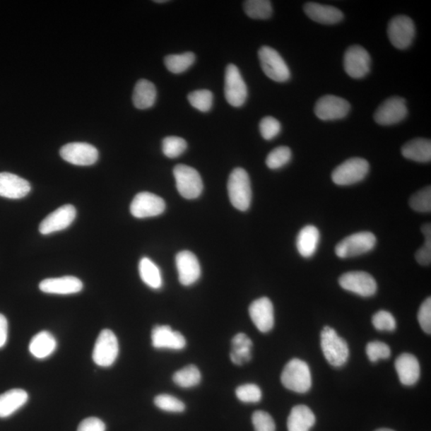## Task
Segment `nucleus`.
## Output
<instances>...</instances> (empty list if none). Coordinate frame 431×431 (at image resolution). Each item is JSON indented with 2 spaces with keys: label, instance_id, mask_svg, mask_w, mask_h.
<instances>
[{
  "label": "nucleus",
  "instance_id": "obj_1",
  "mask_svg": "<svg viewBox=\"0 0 431 431\" xmlns=\"http://www.w3.org/2000/svg\"><path fill=\"white\" fill-rule=\"evenodd\" d=\"M281 382L287 389L304 394L310 390L312 374L309 365L299 359L289 361L281 374Z\"/></svg>",
  "mask_w": 431,
  "mask_h": 431
},
{
  "label": "nucleus",
  "instance_id": "obj_2",
  "mask_svg": "<svg viewBox=\"0 0 431 431\" xmlns=\"http://www.w3.org/2000/svg\"><path fill=\"white\" fill-rule=\"evenodd\" d=\"M228 192L234 207L238 211H248L252 201L251 182L248 172L242 168L233 170L228 181Z\"/></svg>",
  "mask_w": 431,
  "mask_h": 431
},
{
  "label": "nucleus",
  "instance_id": "obj_3",
  "mask_svg": "<svg viewBox=\"0 0 431 431\" xmlns=\"http://www.w3.org/2000/svg\"><path fill=\"white\" fill-rule=\"evenodd\" d=\"M320 342L325 359L331 365L340 367L347 362L349 348L346 341L329 326H326L320 334Z\"/></svg>",
  "mask_w": 431,
  "mask_h": 431
},
{
  "label": "nucleus",
  "instance_id": "obj_4",
  "mask_svg": "<svg viewBox=\"0 0 431 431\" xmlns=\"http://www.w3.org/2000/svg\"><path fill=\"white\" fill-rule=\"evenodd\" d=\"M370 170L367 160L353 158L336 167L331 175V179L338 186H350L358 183L366 177Z\"/></svg>",
  "mask_w": 431,
  "mask_h": 431
},
{
  "label": "nucleus",
  "instance_id": "obj_5",
  "mask_svg": "<svg viewBox=\"0 0 431 431\" xmlns=\"http://www.w3.org/2000/svg\"><path fill=\"white\" fill-rule=\"evenodd\" d=\"M174 176L178 192L184 199H198L203 190L201 177L198 171L187 165H177L174 169Z\"/></svg>",
  "mask_w": 431,
  "mask_h": 431
},
{
  "label": "nucleus",
  "instance_id": "obj_6",
  "mask_svg": "<svg viewBox=\"0 0 431 431\" xmlns=\"http://www.w3.org/2000/svg\"><path fill=\"white\" fill-rule=\"evenodd\" d=\"M259 59L264 73L273 81L285 83L290 78L291 73L285 61L275 49L264 46L258 52Z\"/></svg>",
  "mask_w": 431,
  "mask_h": 431
},
{
  "label": "nucleus",
  "instance_id": "obj_7",
  "mask_svg": "<svg viewBox=\"0 0 431 431\" xmlns=\"http://www.w3.org/2000/svg\"><path fill=\"white\" fill-rule=\"evenodd\" d=\"M377 244L372 232H360L352 234L336 245V254L340 258L360 256L372 251Z\"/></svg>",
  "mask_w": 431,
  "mask_h": 431
},
{
  "label": "nucleus",
  "instance_id": "obj_8",
  "mask_svg": "<svg viewBox=\"0 0 431 431\" xmlns=\"http://www.w3.org/2000/svg\"><path fill=\"white\" fill-rule=\"evenodd\" d=\"M119 353V341L114 332L109 329L102 330L97 338L92 355L94 362L102 367L112 366Z\"/></svg>",
  "mask_w": 431,
  "mask_h": 431
},
{
  "label": "nucleus",
  "instance_id": "obj_9",
  "mask_svg": "<svg viewBox=\"0 0 431 431\" xmlns=\"http://www.w3.org/2000/svg\"><path fill=\"white\" fill-rule=\"evenodd\" d=\"M388 38L391 45L399 50L408 48L415 36L413 20L406 16H397L392 18L387 28Z\"/></svg>",
  "mask_w": 431,
  "mask_h": 431
},
{
  "label": "nucleus",
  "instance_id": "obj_10",
  "mask_svg": "<svg viewBox=\"0 0 431 431\" xmlns=\"http://www.w3.org/2000/svg\"><path fill=\"white\" fill-rule=\"evenodd\" d=\"M225 96L234 107H242L248 98V89L237 66L228 65L225 76Z\"/></svg>",
  "mask_w": 431,
  "mask_h": 431
},
{
  "label": "nucleus",
  "instance_id": "obj_11",
  "mask_svg": "<svg viewBox=\"0 0 431 431\" xmlns=\"http://www.w3.org/2000/svg\"><path fill=\"white\" fill-rule=\"evenodd\" d=\"M338 283L345 290L362 297H372L377 291V284L374 277L362 271L343 274L338 279Z\"/></svg>",
  "mask_w": 431,
  "mask_h": 431
},
{
  "label": "nucleus",
  "instance_id": "obj_12",
  "mask_svg": "<svg viewBox=\"0 0 431 431\" xmlns=\"http://www.w3.org/2000/svg\"><path fill=\"white\" fill-rule=\"evenodd\" d=\"M371 63L370 54L360 46L350 47L344 54V70L353 78H365L370 72Z\"/></svg>",
  "mask_w": 431,
  "mask_h": 431
},
{
  "label": "nucleus",
  "instance_id": "obj_13",
  "mask_svg": "<svg viewBox=\"0 0 431 431\" xmlns=\"http://www.w3.org/2000/svg\"><path fill=\"white\" fill-rule=\"evenodd\" d=\"M408 113L404 98L392 97L380 105L374 114V119L381 126H391L403 121Z\"/></svg>",
  "mask_w": 431,
  "mask_h": 431
},
{
  "label": "nucleus",
  "instance_id": "obj_14",
  "mask_svg": "<svg viewBox=\"0 0 431 431\" xmlns=\"http://www.w3.org/2000/svg\"><path fill=\"white\" fill-rule=\"evenodd\" d=\"M165 209V201L160 196L148 192L135 196L131 205V214L139 219L157 217L163 213Z\"/></svg>",
  "mask_w": 431,
  "mask_h": 431
},
{
  "label": "nucleus",
  "instance_id": "obj_15",
  "mask_svg": "<svg viewBox=\"0 0 431 431\" xmlns=\"http://www.w3.org/2000/svg\"><path fill=\"white\" fill-rule=\"evenodd\" d=\"M350 105L343 98L335 95L320 98L315 107L317 118L323 121L343 119L350 112Z\"/></svg>",
  "mask_w": 431,
  "mask_h": 431
},
{
  "label": "nucleus",
  "instance_id": "obj_16",
  "mask_svg": "<svg viewBox=\"0 0 431 431\" xmlns=\"http://www.w3.org/2000/svg\"><path fill=\"white\" fill-rule=\"evenodd\" d=\"M60 155L66 162L79 166L94 165L98 159V151L94 146L72 143L61 148Z\"/></svg>",
  "mask_w": 431,
  "mask_h": 431
},
{
  "label": "nucleus",
  "instance_id": "obj_17",
  "mask_svg": "<svg viewBox=\"0 0 431 431\" xmlns=\"http://www.w3.org/2000/svg\"><path fill=\"white\" fill-rule=\"evenodd\" d=\"M76 209L72 205H65L49 214L40 225V232L42 235L66 230L75 220Z\"/></svg>",
  "mask_w": 431,
  "mask_h": 431
},
{
  "label": "nucleus",
  "instance_id": "obj_18",
  "mask_svg": "<svg viewBox=\"0 0 431 431\" xmlns=\"http://www.w3.org/2000/svg\"><path fill=\"white\" fill-rule=\"evenodd\" d=\"M178 278L184 286L192 285L200 278L201 270L199 259L189 251L178 252L176 256Z\"/></svg>",
  "mask_w": 431,
  "mask_h": 431
},
{
  "label": "nucleus",
  "instance_id": "obj_19",
  "mask_svg": "<svg viewBox=\"0 0 431 431\" xmlns=\"http://www.w3.org/2000/svg\"><path fill=\"white\" fill-rule=\"evenodd\" d=\"M249 315L257 329L264 333L272 330L274 326V309L272 302L261 297L252 302Z\"/></svg>",
  "mask_w": 431,
  "mask_h": 431
},
{
  "label": "nucleus",
  "instance_id": "obj_20",
  "mask_svg": "<svg viewBox=\"0 0 431 431\" xmlns=\"http://www.w3.org/2000/svg\"><path fill=\"white\" fill-rule=\"evenodd\" d=\"M30 183L11 172H0V196L8 199H21L30 192Z\"/></svg>",
  "mask_w": 431,
  "mask_h": 431
},
{
  "label": "nucleus",
  "instance_id": "obj_21",
  "mask_svg": "<svg viewBox=\"0 0 431 431\" xmlns=\"http://www.w3.org/2000/svg\"><path fill=\"white\" fill-rule=\"evenodd\" d=\"M152 344L158 349L182 350L186 348V338L180 332L172 331L170 326H156L152 331Z\"/></svg>",
  "mask_w": 431,
  "mask_h": 431
},
{
  "label": "nucleus",
  "instance_id": "obj_22",
  "mask_svg": "<svg viewBox=\"0 0 431 431\" xmlns=\"http://www.w3.org/2000/svg\"><path fill=\"white\" fill-rule=\"evenodd\" d=\"M83 288V282L77 277L71 276L45 279L40 284L42 293L55 295L76 294L81 292Z\"/></svg>",
  "mask_w": 431,
  "mask_h": 431
},
{
  "label": "nucleus",
  "instance_id": "obj_23",
  "mask_svg": "<svg viewBox=\"0 0 431 431\" xmlns=\"http://www.w3.org/2000/svg\"><path fill=\"white\" fill-rule=\"evenodd\" d=\"M395 366L399 380L405 386L415 384L420 377V362L413 355H400L396 360Z\"/></svg>",
  "mask_w": 431,
  "mask_h": 431
},
{
  "label": "nucleus",
  "instance_id": "obj_24",
  "mask_svg": "<svg viewBox=\"0 0 431 431\" xmlns=\"http://www.w3.org/2000/svg\"><path fill=\"white\" fill-rule=\"evenodd\" d=\"M304 11L312 20L319 23L327 24V25L340 23L343 18V14L341 10L329 5L307 3L305 5Z\"/></svg>",
  "mask_w": 431,
  "mask_h": 431
},
{
  "label": "nucleus",
  "instance_id": "obj_25",
  "mask_svg": "<svg viewBox=\"0 0 431 431\" xmlns=\"http://www.w3.org/2000/svg\"><path fill=\"white\" fill-rule=\"evenodd\" d=\"M28 394L23 389H11L0 395V418H8L28 401Z\"/></svg>",
  "mask_w": 431,
  "mask_h": 431
},
{
  "label": "nucleus",
  "instance_id": "obj_26",
  "mask_svg": "<svg viewBox=\"0 0 431 431\" xmlns=\"http://www.w3.org/2000/svg\"><path fill=\"white\" fill-rule=\"evenodd\" d=\"M316 423V417L305 405L294 406L288 418V431H309Z\"/></svg>",
  "mask_w": 431,
  "mask_h": 431
},
{
  "label": "nucleus",
  "instance_id": "obj_27",
  "mask_svg": "<svg viewBox=\"0 0 431 431\" xmlns=\"http://www.w3.org/2000/svg\"><path fill=\"white\" fill-rule=\"evenodd\" d=\"M57 341L50 332L42 331L36 334L29 344V350L35 358L43 360L57 350Z\"/></svg>",
  "mask_w": 431,
  "mask_h": 431
},
{
  "label": "nucleus",
  "instance_id": "obj_28",
  "mask_svg": "<svg viewBox=\"0 0 431 431\" xmlns=\"http://www.w3.org/2000/svg\"><path fill=\"white\" fill-rule=\"evenodd\" d=\"M157 100V90L155 84L146 79H141L135 85L133 93L134 107L139 110L152 107Z\"/></svg>",
  "mask_w": 431,
  "mask_h": 431
},
{
  "label": "nucleus",
  "instance_id": "obj_29",
  "mask_svg": "<svg viewBox=\"0 0 431 431\" xmlns=\"http://www.w3.org/2000/svg\"><path fill=\"white\" fill-rule=\"evenodd\" d=\"M402 155L411 161L428 163L431 160V141L426 138H415L402 148Z\"/></svg>",
  "mask_w": 431,
  "mask_h": 431
},
{
  "label": "nucleus",
  "instance_id": "obj_30",
  "mask_svg": "<svg viewBox=\"0 0 431 431\" xmlns=\"http://www.w3.org/2000/svg\"><path fill=\"white\" fill-rule=\"evenodd\" d=\"M319 232L317 227L307 225L300 230L297 239L299 254L305 258L315 254L319 243Z\"/></svg>",
  "mask_w": 431,
  "mask_h": 431
},
{
  "label": "nucleus",
  "instance_id": "obj_31",
  "mask_svg": "<svg viewBox=\"0 0 431 431\" xmlns=\"http://www.w3.org/2000/svg\"><path fill=\"white\" fill-rule=\"evenodd\" d=\"M252 342L248 336L239 333L232 340L230 359L234 365H243L252 359L251 349Z\"/></svg>",
  "mask_w": 431,
  "mask_h": 431
},
{
  "label": "nucleus",
  "instance_id": "obj_32",
  "mask_svg": "<svg viewBox=\"0 0 431 431\" xmlns=\"http://www.w3.org/2000/svg\"><path fill=\"white\" fill-rule=\"evenodd\" d=\"M139 274L145 284L153 289H159L163 286L161 271L150 259L143 257L139 262Z\"/></svg>",
  "mask_w": 431,
  "mask_h": 431
},
{
  "label": "nucleus",
  "instance_id": "obj_33",
  "mask_svg": "<svg viewBox=\"0 0 431 431\" xmlns=\"http://www.w3.org/2000/svg\"><path fill=\"white\" fill-rule=\"evenodd\" d=\"M196 60L193 52L181 54H170L164 59L166 69L172 73H182L190 69Z\"/></svg>",
  "mask_w": 431,
  "mask_h": 431
},
{
  "label": "nucleus",
  "instance_id": "obj_34",
  "mask_svg": "<svg viewBox=\"0 0 431 431\" xmlns=\"http://www.w3.org/2000/svg\"><path fill=\"white\" fill-rule=\"evenodd\" d=\"M244 9L254 20H267L273 15L272 4L268 0H248L244 3Z\"/></svg>",
  "mask_w": 431,
  "mask_h": 431
},
{
  "label": "nucleus",
  "instance_id": "obj_35",
  "mask_svg": "<svg viewBox=\"0 0 431 431\" xmlns=\"http://www.w3.org/2000/svg\"><path fill=\"white\" fill-rule=\"evenodd\" d=\"M201 374L199 369L194 365H189L177 371L172 377L175 383L182 388H190L200 384Z\"/></svg>",
  "mask_w": 431,
  "mask_h": 431
},
{
  "label": "nucleus",
  "instance_id": "obj_36",
  "mask_svg": "<svg viewBox=\"0 0 431 431\" xmlns=\"http://www.w3.org/2000/svg\"><path fill=\"white\" fill-rule=\"evenodd\" d=\"M188 100L195 109L201 112H208L213 107V95L208 90H195L188 95Z\"/></svg>",
  "mask_w": 431,
  "mask_h": 431
},
{
  "label": "nucleus",
  "instance_id": "obj_37",
  "mask_svg": "<svg viewBox=\"0 0 431 431\" xmlns=\"http://www.w3.org/2000/svg\"><path fill=\"white\" fill-rule=\"evenodd\" d=\"M292 158V151L287 146H279L269 153L266 158V165L271 170L282 168Z\"/></svg>",
  "mask_w": 431,
  "mask_h": 431
},
{
  "label": "nucleus",
  "instance_id": "obj_38",
  "mask_svg": "<svg viewBox=\"0 0 431 431\" xmlns=\"http://www.w3.org/2000/svg\"><path fill=\"white\" fill-rule=\"evenodd\" d=\"M187 149V141L180 137H166L163 141V151L169 158H176Z\"/></svg>",
  "mask_w": 431,
  "mask_h": 431
},
{
  "label": "nucleus",
  "instance_id": "obj_39",
  "mask_svg": "<svg viewBox=\"0 0 431 431\" xmlns=\"http://www.w3.org/2000/svg\"><path fill=\"white\" fill-rule=\"evenodd\" d=\"M410 206L413 211L418 213H430L431 211V188H424L410 199Z\"/></svg>",
  "mask_w": 431,
  "mask_h": 431
},
{
  "label": "nucleus",
  "instance_id": "obj_40",
  "mask_svg": "<svg viewBox=\"0 0 431 431\" xmlns=\"http://www.w3.org/2000/svg\"><path fill=\"white\" fill-rule=\"evenodd\" d=\"M421 231L423 233L425 239L424 244L416 252L415 259L418 264L421 266H427L431 263V225L430 224H425L421 228Z\"/></svg>",
  "mask_w": 431,
  "mask_h": 431
},
{
  "label": "nucleus",
  "instance_id": "obj_41",
  "mask_svg": "<svg viewBox=\"0 0 431 431\" xmlns=\"http://www.w3.org/2000/svg\"><path fill=\"white\" fill-rule=\"evenodd\" d=\"M155 404L159 409L172 412V413H181L186 409V406L180 399L170 395H165V394L156 396Z\"/></svg>",
  "mask_w": 431,
  "mask_h": 431
},
{
  "label": "nucleus",
  "instance_id": "obj_42",
  "mask_svg": "<svg viewBox=\"0 0 431 431\" xmlns=\"http://www.w3.org/2000/svg\"><path fill=\"white\" fill-rule=\"evenodd\" d=\"M236 395L240 401L255 403L261 401L262 392L261 388L256 384H248L237 388Z\"/></svg>",
  "mask_w": 431,
  "mask_h": 431
},
{
  "label": "nucleus",
  "instance_id": "obj_43",
  "mask_svg": "<svg viewBox=\"0 0 431 431\" xmlns=\"http://www.w3.org/2000/svg\"><path fill=\"white\" fill-rule=\"evenodd\" d=\"M366 353L369 360L372 362L379 360H386L391 356V349L387 344L380 341H374L367 345Z\"/></svg>",
  "mask_w": 431,
  "mask_h": 431
},
{
  "label": "nucleus",
  "instance_id": "obj_44",
  "mask_svg": "<svg viewBox=\"0 0 431 431\" xmlns=\"http://www.w3.org/2000/svg\"><path fill=\"white\" fill-rule=\"evenodd\" d=\"M372 324L379 331H392L396 329V321L392 314L386 311H379L372 317Z\"/></svg>",
  "mask_w": 431,
  "mask_h": 431
},
{
  "label": "nucleus",
  "instance_id": "obj_45",
  "mask_svg": "<svg viewBox=\"0 0 431 431\" xmlns=\"http://www.w3.org/2000/svg\"><path fill=\"white\" fill-rule=\"evenodd\" d=\"M255 431H275L276 425L272 416L267 412L257 411L252 417Z\"/></svg>",
  "mask_w": 431,
  "mask_h": 431
},
{
  "label": "nucleus",
  "instance_id": "obj_46",
  "mask_svg": "<svg viewBox=\"0 0 431 431\" xmlns=\"http://www.w3.org/2000/svg\"><path fill=\"white\" fill-rule=\"evenodd\" d=\"M281 125L273 117H266L260 122V131L266 140L275 138L281 132Z\"/></svg>",
  "mask_w": 431,
  "mask_h": 431
},
{
  "label": "nucleus",
  "instance_id": "obj_47",
  "mask_svg": "<svg viewBox=\"0 0 431 431\" xmlns=\"http://www.w3.org/2000/svg\"><path fill=\"white\" fill-rule=\"evenodd\" d=\"M418 323L421 329L427 334L431 333V299L428 297L423 302L418 313Z\"/></svg>",
  "mask_w": 431,
  "mask_h": 431
},
{
  "label": "nucleus",
  "instance_id": "obj_48",
  "mask_svg": "<svg viewBox=\"0 0 431 431\" xmlns=\"http://www.w3.org/2000/svg\"><path fill=\"white\" fill-rule=\"evenodd\" d=\"M77 431H106V425L100 418H85L78 425Z\"/></svg>",
  "mask_w": 431,
  "mask_h": 431
},
{
  "label": "nucleus",
  "instance_id": "obj_49",
  "mask_svg": "<svg viewBox=\"0 0 431 431\" xmlns=\"http://www.w3.org/2000/svg\"><path fill=\"white\" fill-rule=\"evenodd\" d=\"M8 336V323L7 319L0 314V348L5 346Z\"/></svg>",
  "mask_w": 431,
  "mask_h": 431
},
{
  "label": "nucleus",
  "instance_id": "obj_50",
  "mask_svg": "<svg viewBox=\"0 0 431 431\" xmlns=\"http://www.w3.org/2000/svg\"><path fill=\"white\" fill-rule=\"evenodd\" d=\"M375 431H394V430H392L391 429H387V428H382V429H379V430H375Z\"/></svg>",
  "mask_w": 431,
  "mask_h": 431
},
{
  "label": "nucleus",
  "instance_id": "obj_51",
  "mask_svg": "<svg viewBox=\"0 0 431 431\" xmlns=\"http://www.w3.org/2000/svg\"><path fill=\"white\" fill-rule=\"evenodd\" d=\"M155 2L160 4V3H166L167 1H166V0H163V1H155Z\"/></svg>",
  "mask_w": 431,
  "mask_h": 431
}]
</instances>
